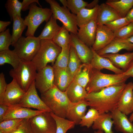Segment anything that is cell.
<instances>
[{"label":"cell","mask_w":133,"mask_h":133,"mask_svg":"<svg viewBox=\"0 0 133 133\" xmlns=\"http://www.w3.org/2000/svg\"><path fill=\"white\" fill-rule=\"evenodd\" d=\"M125 83L104 88L100 91L87 93L85 100L88 106L95 109L100 115L110 113L117 109L119 100Z\"/></svg>","instance_id":"cell-1"},{"label":"cell","mask_w":133,"mask_h":133,"mask_svg":"<svg viewBox=\"0 0 133 133\" xmlns=\"http://www.w3.org/2000/svg\"><path fill=\"white\" fill-rule=\"evenodd\" d=\"M129 78L122 73H104L91 66L89 81L85 89L88 93L98 92L106 87L125 83Z\"/></svg>","instance_id":"cell-2"},{"label":"cell","mask_w":133,"mask_h":133,"mask_svg":"<svg viewBox=\"0 0 133 133\" xmlns=\"http://www.w3.org/2000/svg\"><path fill=\"white\" fill-rule=\"evenodd\" d=\"M41 99L51 112L59 117L66 118L70 101L65 91H62L55 85L41 94Z\"/></svg>","instance_id":"cell-3"},{"label":"cell","mask_w":133,"mask_h":133,"mask_svg":"<svg viewBox=\"0 0 133 133\" xmlns=\"http://www.w3.org/2000/svg\"><path fill=\"white\" fill-rule=\"evenodd\" d=\"M62 48L52 40H41L39 49L32 61L37 71L45 67L49 63L53 66Z\"/></svg>","instance_id":"cell-4"},{"label":"cell","mask_w":133,"mask_h":133,"mask_svg":"<svg viewBox=\"0 0 133 133\" xmlns=\"http://www.w3.org/2000/svg\"><path fill=\"white\" fill-rule=\"evenodd\" d=\"M36 71L35 66L32 61L21 60L18 66L11 69L9 74L22 89L26 92L35 80Z\"/></svg>","instance_id":"cell-5"},{"label":"cell","mask_w":133,"mask_h":133,"mask_svg":"<svg viewBox=\"0 0 133 133\" xmlns=\"http://www.w3.org/2000/svg\"><path fill=\"white\" fill-rule=\"evenodd\" d=\"M34 3L31 4L28 15L24 19L25 23L27 27L25 35L34 36L36 30L44 21L47 22L52 15L50 9L39 7Z\"/></svg>","instance_id":"cell-6"},{"label":"cell","mask_w":133,"mask_h":133,"mask_svg":"<svg viewBox=\"0 0 133 133\" xmlns=\"http://www.w3.org/2000/svg\"><path fill=\"white\" fill-rule=\"evenodd\" d=\"M40 42L38 37L22 36L14 46L13 50L21 60L32 61L39 49Z\"/></svg>","instance_id":"cell-7"},{"label":"cell","mask_w":133,"mask_h":133,"mask_svg":"<svg viewBox=\"0 0 133 133\" xmlns=\"http://www.w3.org/2000/svg\"><path fill=\"white\" fill-rule=\"evenodd\" d=\"M50 6L52 15L56 20L60 21L70 33L77 35L78 30L76 15L71 13L67 8L61 6L54 0H46Z\"/></svg>","instance_id":"cell-8"},{"label":"cell","mask_w":133,"mask_h":133,"mask_svg":"<svg viewBox=\"0 0 133 133\" xmlns=\"http://www.w3.org/2000/svg\"><path fill=\"white\" fill-rule=\"evenodd\" d=\"M46 112L29 119L33 133H55L56 122L50 114Z\"/></svg>","instance_id":"cell-9"},{"label":"cell","mask_w":133,"mask_h":133,"mask_svg":"<svg viewBox=\"0 0 133 133\" xmlns=\"http://www.w3.org/2000/svg\"><path fill=\"white\" fill-rule=\"evenodd\" d=\"M36 89L34 81L19 102L16 105L22 107L33 108L40 111L51 112L39 97Z\"/></svg>","instance_id":"cell-10"},{"label":"cell","mask_w":133,"mask_h":133,"mask_svg":"<svg viewBox=\"0 0 133 133\" xmlns=\"http://www.w3.org/2000/svg\"><path fill=\"white\" fill-rule=\"evenodd\" d=\"M36 87L41 94L54 85V74L52 66L47 65L37 71L35 80Z\"/></svg>","instance_id":"cell-11"},{"label":"cell","mask_w":133,"mask_h":133,"mask_svg":"<svg viewBox=\"0 0 133 133\" xmlns=\"http://www.w3.org/2000/svg\"><path fill=\"white\" fill-rule=\"evenodd\" d=\"M70 44L74 48L79 59L83 64H90L93 57L91 48L80 40L77 35L70 33Z\"/></svg>","instance_id":"cell-12"},{"label":"cell","mask_w":133,"mask_h":133,"mask_svg":"<svg viewBox=\"0 0 133 133\" xmlns=\"http://www.w3.org/2000/svg\"><path fill=\"white\" fill-rule=\"evenodd\" d=\"M43 112L21 107L16 104L10 105H9L8 109L3 117L2 121L12 119H29Z\"/></svg>","instance_id":"cell-13"},{"label":"cell","mask_w":133,"mask_h":133,"mask_svg":"<svg viewBox=\"0 0 133 133\" xmlns=\"http://www.w3.org/2000/svg\"><path fill=\"white\" fill-rule=\"evenodd\" d=\"M115 38L114 33L105 25L97 26L95 40L91 49L97 51L102 49Z\"/></svg>","instance_id":"cell-14"},{"label":"cell","mask_w":133,"mask_h":133,"mask_svg":"<svg viewBox=\"0 0 133 133\" xmlns=\"http://www.w3.org/2000/svg\"><path fill=\"white\" fill-rule=\"evenodd\" d=\"M97 18L79 27L77 34L80 40L90 48L92 46L95 39L98 26Z\"/></svg>","instance_id":"cell-15"},{"label":"cell","mask_w":133,"mask_h":133,"mask_svg":"<svg viewBox=\"0 0 133 133\" xmlns=\"http://www.w3.org/2000/svg\"><path fill=\"white\" fill-rule=\"evenodd\" d=\"M133 83L126 84L118 102L117 109L127 116L133 112Z\"/></svg>","instance_id":"cell-16"},{"label":"cell","mask_w":133,"mask_h":133,"mask_svg":"<svg viewBox=\"0 0 133 133\" xmlns=\"http://www.w3.org/2000/svg\"><path fill=\"white\" fill-rule=\"evenodd\" d=\"M26 92L14 79L7 84L2 103L10 105L18 104Z\"/></svg>","instance_id":"cell-17"},{"label":"cell","mask_w":133,"mask_h":133,"mask_svg":"<svg viewBox=\"0 0 133 133\" xmlns=\"http://www.w3.org/2000/svg\"><path fill=\"white\" fill-rule=\"evenodd\" d=\"M110 113L116 130L123 133H133V123L127 115L117 109Z\"/></svg>","instance_id":"cell-18"},{"label":"cell","mask_w":133,"mask_h":133,"mask_svg":"<svg viewBox=\"0 0 133 133\" xmlns=\"http://www.w3.org/2000/svg\"><path fill=\"white\" fill-rule=\"evenodd\" d=\"M88 106V103L85 99L77 102H71L66 118L74 122L76 125L79 124L82 118L86 114Z\"/></svg>","instance_id":"cell-19"},{"label":"cell","mask_w":133,"mask_h":133,"mask_svg":"<svg viewBox=\"0 0 133 133\" xmlns=\"http://www.w3.org/2000/svg\"><path fill=\"white\" fill-rule=\"evenodd\" d=\"M123 49L129 51L133 50V44L126 39L115 37L105 47L96 52L101 56L107 54L117 53Z\"/></svg>","instance_id":"cell-20"},{"label":"cell","mask_w":133,"mask_h":133,"mask_svg":"<svg viewBox=\"0 0 133 133\" xmlns=\"http://www.w3.org/2000/svg\"><path fill=\"white\" fill-rule=\"evenodd\" d=\"M92 50L93 55L90 64L92 68L100 71L103 69H106L116 74H121L124 72L122 70L115 66L108 59L99 55Z\"/></svg>","instance_id":"cell-21"},{"label":"cell","mask_w":133,"mask_h":133,"mask_svg":"<svg viewBox=\"0 0 133 133\" xmlns=\"http://www.w3.org/2000/svg\"><path fill=\"white\" fill-rule=\"evenodd\" d=\"M120 18L117 12L105 3L99 5L97 18V25H105L107 22Z\"/></svg>","instance_id":"cell-22"},{"label":"cell","mask_w":133,"mask_h":133,"mask_svg":"<svg viewBox=\"0 0 133 133\" xmlns=\"http://www.w3.org/2000/svg\"><path fill=\"white\" fill-rule=\"evenodd\" d=\"M101 56L108 59L115 66L124 72L133 61V52L123 54H107Z\"/></svg>","instance_id":"cell-23"},{"label":"cell","mask_w":133,"mask_h":133,"mask_svg":"<svg viewBox=\"0 0 133 133\" xmlns=\"http://www.w3.org/2000/svg\"><path fill=\"white\" fill-rule=\"evenodd\" d=\"M53 68L54 85L61 91H65L72 81L73 78L67 67L64 69Z\"/></svg>","instance_id":"cell-24"},{"label":"cell","mask_w":133,"mask_h":133,"mask_svg":"<svg viewBox=\"0 0 133 133\" xmlns=\"http://www.w3.org/2000/svg\"><path fill=\"white\" fill-rule=\"evenodd\" d=\"M65 91L69 101L74 103L85 100L88 93L85 88L73 81Z\"/></svg>","instance_id":"cell-25"},{"label":"cell","mask_w":133,"mask_h":133,"mask_svg":"<svg viewBox=\"0 0 133 133\" xmlns=\"http://www.w3.org/2000/svg\"><path fill=\"white\" fill-rule=\"evenodd\" d=\"M114 124L110 113L100 115L92 126L94 130H100L104 133H114L112 130Z\"/></svg>","instance_id":"cell-26"},{"label":"cell","mask_w":133,"mask_h":133,"mask_svg":"<svg viewBox=\"0 0 133 133\" xmlns=\"http://www.w3.org/2000/svg\"><path fill=\"white\" fill-rule=\"evenodd\" d=\"M52 15L47 22L40 35L38 37L40 40H52L61 29L62 27L57 23Z\"/></svg>","instance_id":"cell-27"},{"label":"cell","mask_w":133,"mask_h":133,"mask_svg":"<svg viewBox=\"0 0 133 133\" xmlns=\"http://www.w3.org/2000/svg\"><path fill=\"white\" fill-rule=\"evenodd\" d=\"M99 5L92 9L84 8L76 15L77 24L79 27L88 23L97 17Z\"/></svg>","instance_id":"cell-28"},{"label":"cell","mask_w":133,"mask_h":133,"mask_svg":"<svg viewBox=\"0 0 133 133\" xmlns=\"http://www.w3.org/2000/svg\"><path fill=\"white\" fill-rule=\"evenodd\" d=\"M105 3L113 7L121 17H125L133 6V0H108Z\"/></svg>","instance_id":"cell-29"},{"label":"cell","mask_w":133,"mask_h":133,"mask_svg":"<svg viewBox=\"0 0 133 133\" xmlns=\"http://www.w3.org/2000/svg\"><path fill=\"white\" fill-rule=\"evenodd\" d=\"M90 64H82L76 72L73 81L86 88L90 80Z\"/></svg>","instance_id":"cell-30"},{"label":"cell","mask_w":133,"mask_h":133,"mask_svg":"<svg viewBox=\"0 0 133 133\" xmlns=\"http://www.w3.org/2000/svg\"><path fill=\"white\" fill-rule=\"evenodd\" d=\"M21 60L13 50L10 49L0 51V65L6 63L11 65L13 68H17Z\"/></svg>","instance_id":"cell-31"},{"label":"cell","mask_w":133,"mask_h":133,"mask_svg":"<svg viewBox=\"0 0 133 133\" xmlns=\"http://www.w3.org/2000/svg\"><path fill=\"white\" fill-rule=\"evenodd\" d=\"M12 21L13 24L11 45L13 46L18 40L22 36V33L27 26L25 23L24 19L21 16H15L13 17Z\"/></svg>","instance_id":"cell-32"},{"label":"cell","mask_w":133,"mask_h":133,"mask_svg":"<svg viewBox=\"0 0 133 133\" xmlns=\"http://www.w3.org/2000/svg\"><path fill=\"white\" fill-rule=\"evenodd\" d=\"M50 114L56 123L55 133H66L68 130L73 128L76 125L74 122L67 119L58 116L51 112Z\"/></svg>","instance_id":"cell-33"},{"label":"cell","mask_w":133,"mask_h":133,"mask_svg":"<svg viewBox=\"0 0 133 133\" xmlns=\"http://www.w3.org/2000/svg\"><path fill=\"white\" fill-rule=\"evenodd\" d=\"M69 32L63 25L60 30L54 37L52 41L61 48L70 43V36Z\"/></svg>","instance_id":"cell-34"},{"label":"cell","mask_w":133,"mask_h":133,"mask_svg":"<svg viewBox=\"0 0 133 133\" xmlns=\"http://www.w3.org/2000/svg\"><path fill=\"white\" fill-rule=\"evenodd\" d=\"M70 43L66 47L62 48L61 53L59 54L52 66L53 68L64 69L67 67L69 60Z\"/></svg>","instance_id":"cell-35"},{"label":"cell","mask_w":133,"mask_h":133,"mask_svg":"<svg viewBox=\"0 0 133 133\" xmlns=\"http://www.w3.org/2000/svg\"><path fill=\"white\" fill-rule=\"evenodd\" d=\"M70 55L67 68L73 79L77 71L82 63L74 48L71 45Z\"/></svg>","instance_id":"cell-36"},{"label":"cell","mask_w":133,"mask_h":133,"mask_svg":"<svg viewBox=\"0 0 133 133\" xmlns=\"http://www.w3.org/2000/svg\"><path fill=\"white\" fill-rule=\"evenodd\" d=\"M5 7L11 21H12L13 17L15 16H21L22 3L18 0H8L5 4Z\"/></svg>","instance_id":"cell-37"},{"label":"cell","mask_w":133,"mask_h":133,"mask_svg":"<svg viewBox=\"0 0 133 133\" xmlns=\"http://www.w3.org/2000/svg\"><path fill=\"white\" fill-rule=\"evenodd\" d=\"M99 115L97 110L93 108H90L82 118L79 124L81 127L85 126L89 128L92 126Z\"/></svg>","instance_id":"cell-38"},{"label":"cell","mask_w":133,"mask_h":133,"mask_svg":"<svg viewBox=\"0 0 133 133\" xmlns=\"http://www.w3.org/2000/svg\"><path fill=\"white\" fill-rule=\"evenodd\" d=\"M23 119H12L3 120L0 123V132L10 133L18 126Z\"/></svg>","instance_id":"cell-39"},{"label":"cell","mask_w":133,"mask_h":133,"mask_svg":"<svg viewBox=\"0 0 133 133\" xmlns=\"http://www.w3.org/2000/svg\"><path fill=\"white\" fill-rule=\"evenodd\" d=\"M114 33L116 38L126 39L131 37L133 36V22H130Z\"/></svg>","instance_id":"cell-40"},{"label":"cell","mask_w":133,"mask_h":133,"mask_svg":"<svg viewBox=\"0 0 133 133\" xmlns=\"http://www.w3.org/2000/svg\"><path fill=\"white\" fill-rule=\"evenodd\" d=\"M67 8L76 15L82 9L86 8L88 3L83 0H67Z\"/></svg>","instance_id":"cell-41"},{"label":"cell","mask_w":133,"mask_h":133,"mask_svg":"<svg viewBox=\"0 0 133 133\" xmlns=\"http://www.w3.org/2000/svg\"><path fill=\"white\" fill-rule=\"evenodd\" d=\"M12 36L9 29L0 33V51L9 50V46L12 45Z\"/></svg>","instance_id":"cell-42"},{"label":"cell","mask_w":133,"mask_h":133,"mask_svg":"<svg viewBox=\"0 0 133 133\" xmlns=\"http://www.w3.org/2000/svg\"><path fill=\"white\" fill-rule=\"evenodd\" d=\"M130 23L125 17L107 22L105 25L114 32Z\"/></svg>","instance_id":"cell-43"},{"label":"cell","mask_w":133,"mask_h":133,"mask_svg":"<svg viewBox=\"0 0 133 133\" xmlns=\"http://www.w3.org/2000/svg\"><path fill=\"white\" fill-rule=\"evenodd\" d=\"M10 133H33L29 119H23L17 128Z\"/></svg>","instance_id":"cell-44"},{"label":"cell","mask_w":133,"mask_h":133,"mask_svg":"<svg viewBox=\"0 0 133 133\" xmlns=\"http://www.w3.org/2000/svg\"><path fill=\"white\" fill-rule=\"evenodd\" d=\"M7 84L4 75L1 72L0 74V104L3 103Z\"/></svg>","instance_id":"cell-45"},{"label":"cell","mask_w":133,"mask_h":133,"mask_svg":"<svg viewBox=\"0 0 133 133\" xmlns=\"http://www.w3.org/2000/svg\"><path fill=\"white\" fill-rule=\"evenodd\" d=\"M21 3L22 10L23 11L29 9L30 5L34 3H37L40 7H42L38 0H23Z\"/></svg>","instance_id":"cell-46"},{"label":"cell","mask_w":133,"mask_h":133,"mask_svg":"<svg viewBox=\"0 0 133 133\" xmlns=\"http://www.w3.org/2000/svg\"><path fill=\"white\" fill-rule=\"evenodd\" d=\"M9 105L5 104H0V122L2 121L4 116L8 109Z\"/></svg>","instance_id":"cell-47"},{"label":"cell","mask_w":133,"mask_h":133,"mask_svg":"<svg viewBox=\"0 0 133 133\" xmlns=\"http://www.w3.org/2000/svg\"><path fill=\"white\" fill-rule=\"evenodd\" d=\"M124 76L133 77V61L130 64L127 69L122 73Z\"/></svg>","instance_id":"cell-48"},{"label":"cell","mask_w":133,"mask_h":133,"mask_svg":"<svg viewBox=\"0 0 133 133\" xmlns=\"http://www.w3.org/2000/svg\"><path fill=\"white\" fill-rule=\"evenodd\" d=\"M11 22L10 21H0V33L3 32L6 30L7 27L11 23Z\"/></svg>","instance_id":"cell-49"},{"label":"cell","mask_w":133,"mask_h":133,"mask_svg":"<svg viewBox=\"0 0 133 133\" xmlns=\"http://www.w3.org/2000/svg\"><path fill=\"white\" fill-rule=\"evenodd\" d=\"M125 17L130 22H133V7L128 13Z\"/></svg>","instance_id":"cell-50"},{"label":"cell","mask_w":133,"mask_h":133,"mask_svg":"<svg viewBox=\"0 0 133 133\" xmlns=\"http://www.w3.org/2000/svg\"><path fill=\"white\" fill-rule=\"evenodd\" d=\"M99 1L98 0H94L91 2L88 3L86 8L88 9L93 8L98 5Z\"/></svg>","instance_id":"cell-51"},{"label":"cell","mask_w":133,"mask_h":133,"mask_svg":"<svg viewBox=\"0 0 133 133\" xmlns=\"http://www.w3.org/2000/svg\"><path fill=\"white\" fill-rule=\"evenodd\" d=\"M60 1L61 3L63 6L67 8V0H60Z\"/></svg>","instance_id":"cell-52"},{"label":"cell","mask_w":133,"mask_h":133,"mask_svg":"<svg viewBox=\"0 0 133 133\" xmlns=\"http://www.w3.org/2000/svg\"><path fill=\"white\" fill-rule=\"evenodd\" d=\"M126 39L133 44V36Z\"/></svg>","instance_id":"cell-53"},{"label":"cell","mask_w":133,"mask_h":133,"mask_svg":"<svg viewBox=\"0 0 133 133\" xmlns=\"http://www.w3.org/2000/svg\"><path fill=\"white\" fill-rule=\"evenodd\" d=\"M129 119L131 122L133 121V112L131 115Z\"/></svg>","instance_id":"cell-54"},{"label":"cell","mask_w":133,"mask_h":133,"mask_svg":"<svg viewBox=\"0 0 133 133\" xmlns=\"http://www.w3.org/2000/svg\"><path fill=\"white\" fill-rule=\"evenodd\" d=\"M94 133H104V132L101 130H97L96 131H95Z\"/></svg>","instance_id":"cell-55"},{"label":"cell","mask_w":133,"mask_h":133,"mask_svg":"<svg viewBox=\"0 0 133 133\" xmlns=\"http://www.w3.org/2000/svg\"></svg>","instance_id":"cell-56"}]
</instances>
